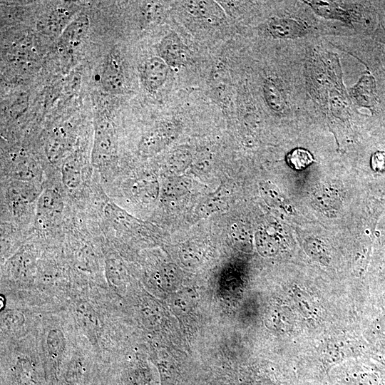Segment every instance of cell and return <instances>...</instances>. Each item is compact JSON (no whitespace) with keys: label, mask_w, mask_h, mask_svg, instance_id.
I'll list each match as a JSON object with an SVG mask.
<instances>
[{"label":"cell","mask_w":385,"mask_h":385,"mask_svg":"<svg viewBox=\"0 0 385 385\" xmlns=\"http://www.w3.org/2000/svg\"><path fill=\"white\" fill-rule=\"evenodd\" d=\"M115 153V138L113 125L106 118L98 119L95 124L91 160L93 165L101 167L111 163Z\"/></svg>","instance_id":"cell-1"},{"label":"cell","mask_w":385,"mask_h":385,"mask_svg":"<svg viewBox=\"0 0 385 385\" xmlns=\"http://www.w3.org/2000/svg\"><path fill=\"white\" fill-rule=\"evenodd\" d=\"M158 53L169 67L179 68L186 65L190 53L180 37L175 31L168 33L158 45Z\"/></svg>","instance_id":"cell-2"},{"label":"cell","mask_w":385,"mask_h":385,"mask_svg":"<svg viewBox=\"0 0 385 385\" xmlns=\"http://www.w3.org/2000/svg\"><path fill=\"white\" fill-rule=\"evenodd\" d=\"M180 128L175 120L163 123L141 140L139 150L145 155L159 151L175 138Z\"/></svg>","instance_id":"cell-3"},{"label":"cell","mask_w":385,"mask_h":385,"mask_svg":"<svg viewBox=\"0 0 385 385\" xmlns=\"http://www.w3.org/2000/svg\"><path fill=\"white\" fill-rule=\"evenodd\" d=\"M103 88L113 94L121 93L125 87L123 67L117 52H111L106 58L101 73Z\"/></svg>","instance_id":"cell-4"},{"label":"cell","mask_w":385,"mask_h":385,"mask_svg":"<svg viewBox=\"0 0 385 385\" xmlns=\"http://www.w3.org/2000/svg\"><path fill=\"white\" fill-rule=\"evenodd\" d=\"M168 73L169 66L160 57L148 58L141 66L142 83L147 91L155 92L165 83Z\"/></svg>","instance_id":"cell-5"},{"label":"cell","mask_w":385,"mask_h":385,"mask_svg":"<svg viewBox=\"0 0 385 385\" xmlns=\"http://www.w3.org/2000/svg\"><path fill=\"white\" fill-rule=\"evenodd\" d=\"M63 209V201L56 190L47 189L38 196L37 201V220L43 225H48L56 220Z\"/></svg>","instance_id":"cell-6"},{"label":"cell","mask_w":385,"mask_h":385,"mask_svg":"<svg viewBox=\"0 0 385 385\" xmlns=\"http://www.w3.org/2000/svg\"><path fill=\"white\" fill-rule=\"evenodd\" d=\"M89 27V19L87 15L81 14L72 20L65 27L60 35L59 43L66 48L77 46L86 36Z\"/></svg>","instance_id":"cell-7"},{"label":"cell","mask_w":385,"mask_h":385,"mask_svg":"<svg viewBox=\"0 0 385 385\" xmlns=\"http://www.w3.org/2000/svg\"><path fill=\"white\" fill-rule=\"evenodd\" d=\"M37 196L38 190L29 182L14 180L8 189V198L15 209L32 202Z\"/></svg>","instance_id":"cell-8"},{"label":"cell","mask_w":385,"mask_h":385,"mask_svg":"<svg viewBox=\"0 0 385 385\" xmlns=\"http://www.w3.org/2000/svg\"><path fill=\"white\" fill-rule=\"evenodd\" d=\"M70 13L64 9H56L39 20L37 26L43 34L53 36L62 33L70 19Z\"/></svg>","instance_id":"cell-9"},{"label":"cell","mask_w":385,"mask_h":385,"mask_svg":"<svg viewBox=\"0 0 385 385\" xmlns=\"http://www.w3.org/2000/svg\"><path fill=\"white\" fill-rule=\"evenodd\" d=\"M354 96L361 106L374 108L378 101L374 78L369 74L363 76L354 88Z\"/></svg>","instance_id":"cell-10"},{"label":"cell","mask_w":385,"mask_h":385,"mask_svg":"<svg viewBox=\"0 0 385 385\" xmlns=\"http://www.w3.org/2000/svg\"><path fill=\"white\" fill-rule=\"evenodd\" d=\"M268 31L275 38H292L302 36L305 30L297 21L289 19H273L268 23Z\"/></svg>","instance_id":"cell-11"},{"label":"cell","mask_w":385,"mask_h":385,"mask_svg":"<svg viewBox=\"0 0 385 385\" xmlns=\"http://www.w3.org/2000/svg\"><path fill=\"white\" fill-rule=\"evenodd\" d=\"M62 181L69 190L76 189L82 180V165L77 154L70 155L61 167Z\"/></svg>","instance_id":"cell-12"},{"label":"cell","mask_w":385,"mask_h":385,"mask_svg":"<svg viewBox=\"0 0 385 385\" xmlns=\"http://www.w3.org/2000/svg\"><path fill=\"white\" fill-rule=\"evenodd\" d=\"M68 142L67 134L62 128L53 130L45 146L46 155L51 163H57L62 158L67 150Z\"/></svg>","instance_id":"cell-13"},{"label":"cell","mask_w":385,"mask_h":385,"mask_svg":"<svg viewBox=\"0 0 385 385\" xmlns=\"http://www.w3.org/2000/svg\"><path fill=\"white\" fill-rule=\"evenodd\" d=\"M11 173L15 180L32 183L39 176L40 170L32 158L21 157L14 160Z\"/></svg>","instance_id":"cell-14"},{"label":"cell","mask_w":385,"mask_h":385,"mask_svg":"<svg viewBox=\"0 0 385 385\" xmlns=\"http://www.w3.org/2000/svg\"><path fill=\"white\" fill-rule=\"evenodd\" d=\"M185 7L188 13L197 18L214 20L220 19L222 12L218 5L214 1H187Z\"/></svg>","instance_id":"cell-15"},{"label":"cell","mask_w":385,"mask_h":385,"mask_svg":"<svg viewBox=\"0 0 385 385\" xmlns=\"http://www.w3.org/2000/svg\"><path fill=\"white\" fill-rule=\"evenodd\" d=\"M263 91L266 102L274 112H283L286 101L282 90L272 78H267L263 84Z\"/></svg>","instance_id":"cell-16"},{"label":"cell","mask_w":385,"mask_h":385,"mask_svg":"<svg viewBox=\"0 0 385 385\" xmlns=\"http://www.w3.org/2000/svg\"><path fill=\"white\" fill-rule=\"evenodd\" d=\"M307 3L312 6L317 14L324 17L336 19L345 21H349L348 14L332 2L312 1H307Z\"/></svg>","instance_id":"cell-17"},{"label":"cell","mask_w":385,"mask_h":385,"mask_svg":"<svg viewBox=\"0 0 385 385\" xmlns=\"http://www.w3.org/2000/svg\"><path fill=\"white\" fill-rule=\"evenodd\" d=\"M286 159L289 165L297 170L306 168L314 161L309 151L301 148H295L289 152Z\"/></svg>","instance_id":"cell-18"},{"label":"cell","mask_w":385,"mask_h":385,"mask_svg":"<svg viewBox=\"0 0 385 385\" xmlns=\"http://www.w3.org/2000/svg\"><path fill=\"white\" fill-rule=\"evenodd\" d=\"M132 192L140 200H153L157 193L156 183L150 179L139 180L133 185Z\"/></svg>","instance_id":"cell-19"},{"label":"cell","mask_w":385,"mask_h":385,"mask_svg":"<svg viewBox=\"0 0 385 385\" xmlns=\"http://www.w3.org/2000/svg\"><path fill=\"white\" fill-rule=\"evenodd\" d=\"M372 168L376 171H383L385 170V152H375L371 160Z\"/></svg>","instance_id":"cell-20"}]
</instances>
